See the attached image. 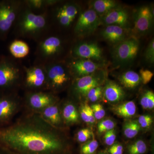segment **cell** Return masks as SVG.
<instances>
[{"label":"cell","mask_w":154,"mask_h":154,"mask_svg":"<svg viewBox=\"0 0 154 154\" xmlns=\"http://www.w3.org/2000/svg\"><path fill=\"white\" fill-rule=\"evenodd\" d=\"M23 5V0H0V40L8 38Z\"/></svg>","instance_id":"cell-7"},{"label":"cell","mask_w":154,"mask_h":154,"mask_svg":"<svg viewBox=\"0 0 154 154\" xmlns=\"http://www.w3.org/2000/svg\"><path fill=\"white\" fill-rule=\"evenodd\" d=\"M60 107L62 117L66 127L79 123V112L73 101L68 100L63 104L60 102Z\"/></svg>","instance_id":"cell-19"},{"label":"cell","mask_w":154,"mask_h":154,"mask_svg":"<svg viewBox=\"0 0 154 154\" xmlns=\"http://www.w3.org/2000/svg\"><path fill=\"white\" fill-rule=\"evenodd\" d=\"M153 19V8L149 6L140 7L134 14V30L139 34H146L151 28Z\"/></svg>","instance_id":"cell-16"},{"label":"cell","mask_w":154,"mask_h":154,"mask_svg":"<svg viewBox=\"0 0 154 154\" xmlns=\"http://www.w3.org/2000/svg\"><path fill=\"white\" fill-rule=\"evenodd\" d=\"M116 134L114 129L105 133L104 140L105 143L108 146H112L115 142Z\"/></svg>","instance_id":"cell-38"},{"label":"cell","mask_w":154,"mask_h":154,"mask_svg":"<svg viewBox=\"0 0 154 154\" xmlns=\"http://www.w3.org/2000/svg\"><path fill=\"white\" fill-rule=\"evenodd\" d=\"M88 113H89V123L90 124H93L96 121V119L94 116V113L93 110L91 109V107L88 105Z\"/></svg>","instance_id":"cell-41"},{"label":"cell","mask_w":154,"mask_h":154,"mask_svg":"<svg viewBox=\"0 0 154 154\" xmlns=\"http://www.w3.org/2000/svg\"><path fill=\"white\" fill-rule=\"evenodd\" d=\"M140 127L137 121L129 120L125 123L123 126L124 135L128 138H132L138 134Z\"/></svg>","instance_id":"cell-27"},{"label":"cell","mask_w":154,"mask_h":154,"mask_svg":"<svg viewBox=\"0 0 154 154\" xmlns=\"http://www.w3.org/2000/svg\"><path fill=\"white\" fill-rule=\"evenodd\" d=\"M147 150V146L143 140H138L129 146V154H143Z\"/></svg>","instance_id":"cell-29"},{"label":"cell","mask_w":154,"mask_h":154,"mask_svg":"<svg viewBox=\"0 0 154 154\" xmlns=\"http://www.w3.org/2000/svg\"><path fill=\"white\" fill-rule=\"evenodd\" d=\"M9 50L11 56L17 59L27 56L30 52V48L25 42L16 39L11 42Z\"/></svg>","instance_id":"cell-24"},{"label":"cell","mask_w":154,"mask_h":154,"mask_svg":"<svg viewBox=\"0 0 154 154\" xmlns=\"http://www.w3.org/2000/svg\"><path fill=\"white\" fill-rule=\"evenodd\" d=\"M0 154H17L0 144Z\"/></svg>","instance_id":"cell-42"},{"label":"cell","mask_w":154,"mask_h":154,"mask_svg":"<svg viewBox=\"0 0 154 154\" xmlns=\"http://www.w3.org/2000/svg\"><path fill=\"white\" fill-rule=\"evenodd\" d=\"M91 107L95 118L97 120H100L105 115V111L102 105L100 104H95Z\"/></svg>","instance_id":"cell-34"},{"label":"cell","mask_w":154,"mask_h":154,"mask_svg":"<svg viewBox=\"0 0 154 154\" xmlns=\"http://www.w3.org/2000/svg\"><path fill=\"white\" fill-rule=\"evenodd\" d=\"M105 76V71L99 70L92 74L74 79L69 88L72 96L77 99L86 96L91 89L102 85Z\"/></svg>","instance_id":"cell-11"},{"label":"cell","mask_w":154,"mask_h":154,"mask_svg":"<svg viewBox=\"0 0 154 154\" xmlns=\"http://www.w3.org/2000/svg\"><path fill=\"white\" fill-rule=\"evenodd\" d=\"M80 9L79 5L74 2H58L48 10L51 29L58 27L62 29L73 28Z\"/></svg>","instance_id":"cell-5"},{"label":"cell","mask_w":154,"mask_h":154,"mask_svg":"<svg viewBox=\"0 0 154 154\" xmlns=\"http://www.w3.org/2000/svg\"><path fill=\"white\" fill-rule=\"evenodd\" d=\"M74 79L94 73L101 69V65L90 60L69 58L66 60Z\"/></svg>","instance_id":"cell-15"},{"label":"cell","mask_w":154,"mask_h":154,"mask_svg":"<svg viewBox=\"0 0 154 154\" xmlns=\"http://www.w3.org/2000/svg\"><path fill=\"white\" fill-rule=\"evenodd\" d=\"M101 24L100 17L93 9L80 11L74 26L73 32L77 37L94 32Z\"/></svg>","instance_id":"cell-13"},{"label":"cell","mask_w":154,"mask_h":154,"mask_svg":"<svg viewBox=\"0 0 154 154\" xmlns=\"http://www.w3.org/2000/svg\"><path fill=\"white\" fill-rule=\"evenodd\" d=\"M136 106L133 101H128L112 107L113 112L117 116L124 118H129L136 112Z\"/></svg>","instance_id":"cell-25"},{"label":"cell","mask_w":154,"mask_h":154,"mask_svg":"<svg viewBox=\"0 0 154 154\" xmlns=\"http://www.w3.org/2000/svg\"><path fill=\"white\" fill-rule=\"evenodd\" d=\"M119 82L125 88L134 89L140 84L141 79L140 75L133 71L125 72L119 77Z\"/></svg>","instance_id":"cell-26"},{"label":"cell","mask_w":154,"mask_h":154,"mask_svg":"<svg viewBox=\"0 0 154 154\" xmlns=\"http://www.w3.org/2000/svg\"><path fill=\"white\" fill-rule=\"evenodd\" d=\"M103 88L101 86L93 88L88 92L87 96L90 101L96 102L100 99L103 93Z\"/></svg>","instance_id":"cell-32"},{"label":"cell","mask_w":154,"mask_h":154,"mask_svg":"<svg viewBox=\"0 0 154 154\" xmlns=\"http://www.w3.org/2000/svg\"><path fill=\"white\" fill-rule=\"evenodd\" d=\"M105 99L110 103H117L124 98L125 93L117 83L109 81L106 84L104 91Z\"/></svg>","instance_id":"cell-21"},{"label":"cell","mask_w":154,"mask_h":154,"mask_svg":"<svg viewBox=\"0 0 154 154\" xmlns=\"http://www.w3.org/2000/svg\"><path fill=\"white\" fill-rule=\"evenodd\" d=\"M101 23L106 25H115L125 28L129 24L128 13L125 9L117 8L100 18Z\"/></svg>","instance_id":"cell-17"},{"label":"cell","mask_w":154,"mask_h":154,"mask_svg":"<svg viewBox=\"0 0 154 154\" xmlns=\"http://www.w3.org/2000/svg\"><path fill=\"white\" fill-rule=\"evenodd\" d=\"M139 42L134 37L126 38L117 43L112 50V57L119 64L128 63L136 57L139 51Z\"/></svg>","instance_id":"cell-12"},{"label":"cell","mask_w":154,"mask_h":154,"mask_svg":"<svg viewBox=\"0 0 154 154\" xmlns=\"http://www.w3.org/2000/svg\"><path fill=\"white\" fill-rule=\"evenodd\" d=\"M36 43L34 63L45 65L63 60L61 56L65 51L64 41L51 29Z\"/></svg>","instance_id":"cell-4"},{"label":"cell","mask_w":154,"mask_h":154,"mask_svg":"<svg viewBox=\"0 0 154 154\" xmlns=\"http://www.w3.org/2000/svg\"><path fill=\"white\" fill-rule=\"evenodd\" d=\"M24 66L11 56L0 55V95L19 93L22 89Z\"/></svg>","instance_id":"cell-3"},{"label":"cell","mask_w":154,"mask_h":154,"mask_svg":"<svg viewBox=\"0 0 154 154\" xmlns=\"http://www.w3.org/2000/svg\"><path fill=\"white\" fill-rule=\"evenodd\" d=\"M115 123L110 119H104L100 122L97 125L98 132L102 134L114 129Z\"/></svg>","instance_id":"cell-31"},{"label":"cell","mask_w":154,"mask_h":154,"mask_svg":"<svg viewBox=\"0 0 154 154\" xmlns=\"http://www.w3.org/2000/svg\"><path fill=\"white\" fill-rule=\"evenodd\" d=\"M92 8L100 18L118 8L117 2L113 0H96L92 3Z\"/></svg>","instance_id":"cell-23"},{"label":"cell","mask_w":154,"mask_h":154,"mask_svg":"<svg viewBox=\"0 0 154 154\" xmlns=\"http://www.w3.org/2000/svg\"><path fill=\"white\" fill-rule=\"evenodd\" d=\"M140 104L143 109L151 110L154 107V94L151 91H146L140 99Z\"/></svg>","instance_id":"cell-28"},{"label":"cell","mask_w":154,"mask_h":154,"mask_svg":"<svg viewBox=\"0 0 154 154\" xmlns=\"http://www.w3.org/2000/svg\"><path fill=\"white\" fill-rule=\"evenodd\" d=\"M99 146V143L96 140L84 144L81 149L82 154H94Z\"/></svg>","instance_id":"cell-30"},{"label":"cell","mask_w":154,"mask_h":154,"mask_svg":"<svg viewBox=\"0 0 154 154\" xmlns=\"http://www.w3.org/2000/svg\"><path fill=\"white\" fill-rule=\"evenodd\" d=\"M44 120L57 128H66L62 117L60 101L50 105L38 113Z\"/></svg>","instance_id":"cell-18"},{"label":"cell","mask_w":154,"mask_h":154,"mask_svg":"<svg viewBox=\"0 0 154 154\" xmlns=\"http://www.w3.org/2000/svg\"><path fill=\"white\" fill-rule=\"evenodd\" d=\"M140 76L141 81L144 85H146L150 82L153 76V73L147 69H142L140 71Z\"/></svg>","instance_id":"cell-37"},{"label":"cell","mask_w":154,"mask_h":154,"mask_svg":"<svg viewBox=\"0 0 154 154\" xmlns=\"http://www.w3.org/2000/svg\"><path fill=\"white\" fill-rule=\"evenodd\" d=\"M48 91L57 95L69 88L74 79L66 60L45 65Z\"/></svg>","instance_id":"cell-6"},{"label":"cell","mask_w":154,"mask_h":154,"mask_svg":"<svg viewBox=\"0 0 154 154\" xmlns=\"http://www.w3.org/2000/svg\"><path fill=\"white\" fill-rule=\"evenodd\" d=\"M145 57L146 60L150 63H153L154 61V40L152 39L146 49Z\"/></svg>","instance_id":"cell-35"},{"label":"cell","mask_w":154,"mask_h":154,"mask_svg":"<svg viewBox=\"0 0 154 154\" xmlns=\"http://www.w3.org/2000/svg\"><path fill=\"white\" fill-rule=\"evenodd\" d=\"M12 29L17 38L37 42L51 29L48 11L43 14H34L23 0V6Z\"/></svg>","instance_id":"cell-2"},{"label":"cell","mask_w":154,"mask_h":154,"mask_svg":"<svg viewBox=\"0 0 154 154\" xmlns=\"http://www.w3.org/2000/svg\"><path fill=\"white\" fill-rule=\"evenodd\" d=\"M22 99L23 112L27 113H39L60 101L57 95L49 91L25 92Z\"/></svg>","instance_id":"cell-9"},{"label":"cell","mask_w":154,"mask_h":154,"mask_svg":"<svg viewBox=\"0 0 154 154\" xmlns=\"http://www.w3.org/2000/svg\"><path fill=\"white\" fill-rule=\"evenodd\" d=\"M99 154H105L104 153H99Z\"/></svg>","instance_id":"cell-43"},{"label":"cell","mask_w":154,"mask_h":154,"mask_svg":"<svg viewBox=\"0 0 154 154\" xmlns=\"http://www.w3.org/2000/svg\"><path fill=\"white\" fill-rule=\"evenodd\" d=\"M126 29L117 25H107L101 32V36L105 40L117 44L126 39Z\"/></svg>","instance_id":"cell-20"},{"label":"cell","mask_w":154,"mask_h":154,"mask_svg":"<svg viewBox=\"0 0 154 154\" xmlns=\"http://www.w3.org/2000/svg\"><path fill=\"white\" fill-rule=\"evenodd\" d=\"M79 107V112L81 118L86 123H89V116L88 113V105L87 104H82Z\"/></svg>","instance_id":"cell-39"},{"label":"cell","mask_w":154,"mask_h":154,"mask_svg":"<svg viewBox=\"0 0 154 154\" xmlns=\"http://www.w3.org/2000/svg\"><path fill=\"white\" fill-rule=\"evenodd\" d=\"M92 131L88 128H83L80 130L76 134L77 140L80 143L85 142L91 138Z\"/></svg>","instance_id":"cell-33"},{"label":"cell","mask_w":154,"mask_h":154,"mask_svg":"<svg viewBox=\"0 0 154 154\" xmlns=\"http://www.w3.org/2000/svg\"><path fill=\"white\" fill-rule=\"evenodd\" d=\"M0 144L17 154H72L66 128L54 127L38 113L23 112L0 128Z\"/></svg>","instance_id":"cell-1"},{"label":"cell","mask_w":154,"mask_h":154,"mask_svg":"<svg viewBox=\"0 0 154 154\" xmlns=\"http://www.w3.org/2000/svg\"><path fill=\"white\" fill-rule=\"evenodd\" d=\"M22 89L25 92L48 91L47 73L44 65L34 63L29 67L24 66Z\"/></svg>","instance_id":"cell-8"},{"label":"cell","mask_w":154,"mask_h":154,"mask_svg":"<svg viewBox=\"0 0 154 154\" xmlns=\"http://www.w3.org/2000/svg\"><path fill=\"white\" fill-rule=\"evenodd\" d=\"M123 152V146L118 143L113 144L109 149L110 154H122Z\"/></svg>","instance_id":"cell-40"},{"label":"cell","mask_w":154,"mask_h":154,"mask_svg":"<svg viewBox=\"0 0 154 154\" xmlns=\"http://www.w3.org/2000/svg\"><path fill=\"white\" fill-rule=\"evenodd\" d=\"M137 122L140 127L149 128L152 123L153 119L149 115H142L139 117Z\"/></svg>","instance_id":"cell-36"},{"label":"cell","mask_w":154,"mask_h":154,"mask_svg":"<svg viewBox=\"0 0 154 154\" xmlns=\"http://www.w3.org/2000/svg\"><path fill=\"white\" fill-rule=\"evenodd\" d=\"M70 58L101 60L103 58L102 50L93 42H79L73 45L69 51Z\"/></svg>","instance_id":"cell-14"},{"label":"cell","mask_w":154,"mask_h":154,"mask_svg":"<svg viewBox=\"0 0 154 154\" xmlns=\"http://www.w3.org/2000/svg\"><path fill=\"white\" fill-rule=\"evenodd\" d=\"M30 11L36 14H44L50 7L58 2L59 0H24Z\"/></svg>","instance_id":"cell-22"},{"label":"cell","mask_w":154,"mask_h":154,"mask_svg":"<svg viewBox=\"0 0 154 154\" xmlns=\"http://www.w3.org/2000/svg\"><path fill=\"white\" fill-rule=\"evenodd\" d=\"M23 108L22 97L19 93L0 95V128L11 124Z\"/></svg>","instance_id":"cell-10"}]
</instances>
